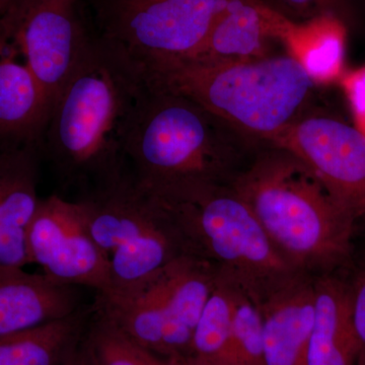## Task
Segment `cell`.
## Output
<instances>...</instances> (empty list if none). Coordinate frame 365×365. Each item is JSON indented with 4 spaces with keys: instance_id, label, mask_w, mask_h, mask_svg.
<instances>
[{
    "instance_id": "6da1fadb",
    "label": "cell",
    "mask_w": 365,
    "mask_h": 365,
    "mask_svg": "<svg viewBox=\"0 0 365 365\" xmlns=\"http://www.w3.org/2000/svg\"><path fill=\"white\" fill-rule=\"evenodd\" d=\"M148 88L145 69L93 34L53 106L41 144L62 188L81 194L128 169L127 137Z\"/></svg>"
},
{
    "instance_id": "7a4b0ae2",
    "label": "cell",
    "mask_w": 365,
    "mask_h": 365,
    "mask_svg": "<svg viewBox=\"0 0 365 365\" xmlns=\"http://www.w3.org/2000/svg\"><path fill=\"white\" fill-rule=\"evenodd\" d=\"M265 143L148 81L127 137V167L146 189L230 182Z\"/></svg>"
},
{
    "instance_id": "3957f363",
    "label": "cell",
    "mask_w": 365,
    "mask_h": 365,
    "mask_svg": "<svg viewBox=\"0 0 365 365\" xmlns=\"http://www.w3.org/2000/svg\"><path fill=\"white\" fill-rule=\"evenodd\" d=\"M230 184L294 269L349 260L356 223L289 151L265 144Z\"/></svg>"
},
{
    "instance_id": "277c9868",
    "label": "cell",
    "mask_w": 365,
    "mask_h": 365,
    "mask_svg": "<svg viewBox=\"0 0 365 365\" xmlns=\"http://www.w3.org/2000/svg\"><path fill=\"white\" fill-rule=\"evenodd\" d=\"M146 76L267 144L314 114L311 104L318 86L287 52L245 61L179 60Z\"/></svg>"
},
{
    "instance_id": "5b68a950",
    "label": "cell",
    "mask_w": 365,
    "mask_h": 365,
    "mask_svg": "<svg viewBox=\"0 0 365 365\" xmlns=\"http://www.w3.org/2000/svg\"><path fill=\"white\" fill-rule=\"evenodd\" d=\"M150 190V189H148ZM190 256L207 261L258 297L294 279L295 269L269 239L230 182H185L155 190Z\"/></svg>"
},
{
    "instance_id": "8992f818",
    "label": "cell",
    "mask_w": 365,
    "mask_h": 365,
    "mask_svg": "<svg viewBox=\"0 0 365 365\" xmlns=\"http://www.w3.org/2000/svg\"><path fill=\"white\" fill-rule=\"evenodd\" d=\"M76 201L91 237L109 261L110 294L134 287L189 255L172 216L129 169L79 194Z\"/></svg>"
},
{
    "instance_id": "52a82bcc",
    "label": "cell",
    "mask_w": 365,
    "mask_h": 365,
    "mask_svg": "<svg viewBox=\"0 0 365 365\" xmlns=\"http://www.w3.org/2000/svg\"><path fill=\"white\" fill-rule=\"evenodd\" d=\"M216 273L209 262L184 255L134 287L96 294L93 304L146 349L188 360Z\"/></svg>"
},
{
    "instance_id": "ba28073f",
    "label": "cell",
    "mask_w": 365,
    "mask_h": 365,
    "mask_svg": "<svg viewBox=\"0 0 365 365\" xmlns=\"http://www.w3.org/2000/svg\"><path fill=\"white\" fill-rule=\"evenodd\" d=\"M232 0H91L97 35L145 71L195 54Z\"/></svg>"
},
{
    "instance_id": "9c48e42d",
    "label": "cell",
    "mask_w": 365,
    "mask_h": 365,
    "mask_svg": "<svg viewBox=\"0 0 365 365\" xmlns=\"http://www.w3.org/2000/svg\"><path fill=\"white\" fill-rule=\"evenodd\" d=\"M0 21L53 109L93 35L78 0H11Z\"/></svg>"
},
{
    "instance_id": "30bf717a",
    "label": "cell",
    "mask_w": 365,
    "mask_h": 365,
    "mask_svg": "<svg viewBox=\"0 0 365 365\" xmlns=\"http://www.w3.org/2000/svg\"><path fill=\"white\" fill-rule=\"evenodd\" d=\"M31 264L52 279L96 294L112 292L107 257L91 237L81 206L53 194L40 201L28 235Z\"/></svg>"
},
{
    "instance_id": "8fae6325",
    "label": "cell",
    "mask_w": 365,
    "mask_h": 365,
    "mask_svg": "<svg viewBox=\"0 0 365 365\" xmlns=\"http://www.w3.org/2000/svg\"><path fill=\"white\" fill-rule=\"evenodd\" d=\"M271 145L302 160L355 223L365 220V133L325 115L288 127Z\"/></svg>"
},
{
    "instance_id": "7c38bea8",
    "label": "cell",
    "mask_w": 365,
    "mask_h": 365,
    "mask_svg": "<svg viewBox=\"0 0 365 365\" xmlns=\"http://www.w3.org/2000/svg\"><path fill=\"white\" fill-rule=\"evenodd\" d=\"M40 148H0V270L31 264L28 235L40 199Z\"/></svg>"
},
{
    "instance_id": "4fadbf2b",
    "label": "cell",
    "mask_w": 365,
    "mask_h": 365,
    "mask_svg": "<svg viewBox=\"0 0 365 365\" xmlns=\"http://www.w3.org/2000/svg\"><path fill=\"white\" fill-rule=\"evenodd\" d=\"M85 304L81 287L24 268L0 270V338L66 318Z\"/></svg>"
},
{
    "instance_id": "5bb4252c",
    "label": "cell",
    "mask_w": 365,
    "mask_h": 365,
    "mask_svg": "<svg viewBox=\"0 0 365 365\" xmlns=\"http://www.w3.org/2000/svg\"><path fill=\"white\" fill-rule=\"evenodd\" d=\"M289 20L263 0H232L200 49L188 61H245L270 56ZM179 61V60H178Z\"/></svg>"
},
{
    "instance_id": "9a60e30c",
    "label": "cell",
    "mask_w": 365,
    "mask_h": 365,
    "mask_svg": "<svg viewBox=\"0 0 365 365\" xmlns=\"http://www.w3.org/2000/svg\"><path fill=\"white\" fill-rule=\"evenodd\" d=\"M11 40L0 48V148H41L52 112L42 86L26 62L16 60Z\"/></svg>"
},
{
    "instance_id": "2e32d148",
    "label": "cell",
    "mask_w": 365,
    "mask_h": 365,
    "mask_svg": "<svg viewBox=\"0 0 365 365\" xmlns=\"http://www.w3.org/2000/svg\"><path fill=\"white\" fill-rule=\"evenodd\" d=\"M260 302L265 365H307L316 313L314 284L292 279Z\"/></svg>"
},
{
    "instance_id": "e0dca14e",
    "label": "cell",
    "mask_w": 365,
    "mask_h": 365,
    "mask_svg": "<svg viewBox=\"0 0 365 365\" xmlns=\"http://www.w3.org/2000/svg\"><path fill=\"white\" fill-rule=\"evenodd\" d=\"M316 313L307 365H357L348 283L326 276L314 283Z\"/></svg>"
},
{
    "instance_id": "ac0fdd59",
    "label": "cell",
    "mask_w": 365,
    "mask_h": 365,
    "mask_svg": "<svg viewBox=\"0 0 365 365\" xmlns=\"http://www.w3.org/2000/svg\"><path fill=\"white\" fill-rule=\"evenodd\" d=\"M95 307L86 304L66 318L0 338V365H62L83 342Z\"/></svg>"
},
{
    "instance_id": "d6986e66",
    "label": "cell",
    "mask_w": 365,
    "mask_h": 365,
    "mask_svg": "<svg viewBox=\"0 0 365 365\" xmlns=\"http://www.w3.org/2000/svg\"><path fill=\"white\" fill-rule=\"evenodd\" d=\"M344 26L333 14H316L307 21H288L280 42L317 85L340 76L345 49Z\"/></svg>"
},
{
    "instance_id": "ffe728a7",
    "label": "cell",
    "mask_w": 365,
    "mask_h": 365,
    "mask_svg": "<svg viewBox=\"0 0 365 365\" xmlns=\"http://www.w3.org/2000/svg\"><path fill=\"white\" fill-rule=\"evenodd\" d=\"M235 283L216 273V279L197 324L192 343L194 365H225L232 337Z\"/></svg>"
},
{
    "instance_id": "44dd1931",
    "label": "cell",
    "mask_w": 365,
    "mask_h": 365,
    "mask_svg": "<svg viewBox=\"0 0 365 365\" xmlns=\"http://www.w3.org/2000/svg\"><path fill=\"white\" fill-rule=\"evenodd\" d=\"M83 345L95 365H189L188 360L162 356L139 345L96 307Z\"/></svg>"
},
{
    "instance_id": "7402d4cb",
    "label": "cell",
    "mask_w": 365,
    "mask_h": 365,
    "mask_svg": "<svg viewBox=\"0 0 365 365\" xmlns=\"http://www.w3.org/2000/svg\"><path fill=\"white\" fill-rule=\"evenodd\" d=\"M234 283V319L225 365H265L260 302L257 295Z\"/></svg>"
},
{
    "instance_id": "603a6c76",
    "label": "cell",
    "mask_w": 365,
    "mask_h": 365,
    "mask_svg": "<svg viewBox=\"0 0 365 365\" xmlns=\"http://www.w3.org/2000/svg\"><path fill=\"white\" fill-rule=\"evenodd\" d=\"M348 283L353 329L357 344V365H365V265Z\"/></svg>"
},
{
    "instance_id": "cb8c5ba5",
    "label": "cell",
    "mask_w": 365,
    "mask_h": 365,
    "mask_svg": "<svg viewBox=\"0 0 365 365\" xmlns=\"http://www.w3.org/2000/svg\"><path fill=\"white\" fill-rule=\"evenodd\" d=\"M345 88L355 116L365 124V68L348 76Z\"/></svg>"
},
{
    "instance_id": "d4e9b609",
    "label": "cell",
    "mask_w": 365,
    "mask_h": 365,
    "mask_svg": "<svg viewBox=\"0 0 365 365\" xmlns=\"http://www.w3.org/2000/svg\"><path fill=\"white\" fill-rule=\"evenodd\" d=\"M288 9H292L295 13L304 14L312 18L311 13L316 11L317 7L325 0H279Z\"/></svg>"
},
{
    "instance_id": "484cf974",
    "label": "cell",
    "mask_w": 365,
    "mask_h": 365,
    "mask_svg": "<svg viewBox=\"0 0 365 365\" xmlns=\"http://www.w3.org/2000/svg\"><path fill=\"white\" fill-rule=\"evenodd\" d=\"M62 365H95L91 360L90 355L83 347V342L79 345L76 352L69 357Z\"/></svg>"
},
{
    "instance_id": "4316f807",
    "label": "cell",
    "mask_w": 365,
    "mask_h": 365,
    "mask_svg": "<svg viewBox=\"0 0 365 365\" xmlns=\"http://www.w3.org/2000/svg\"><path fill=\"white\" fill-rule=\"evenodd\" d=\"M9 41V36L4 30V26H2L1 21H0V48L2 47Z\"/></svg>"
},
{
    "instance_id": "83f0119b",
    "label": "cell",
    "mask_w": 365,
    "mask_h": 365,
    "mask_svg": "<svg viewBox=\"0 0 365 365\" xmlns=\"http://www.w3.org/2000/svg\"><path fill=\"white\" fill-rule=\"evenodd\" d=\"M11 2V0H0V16L4 14Z\"/></svg>"
},
{
    "instance_id": "f1b7e54d",
    "label": "cell",
    "mask_w": 365,
    "mask_h": 365,
    "mask_svg": "<svg viewBox=\"0 0 365 365\" xmlns=\"http://www.w3.org/2000/svg\"><path fill=\"white\" fill-rule=\"evenodd\" d=\"M189 362V365H194V364H192L191 362L188 361Z\"/></svg>"
}]
</instances>
